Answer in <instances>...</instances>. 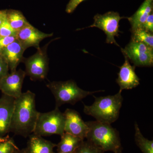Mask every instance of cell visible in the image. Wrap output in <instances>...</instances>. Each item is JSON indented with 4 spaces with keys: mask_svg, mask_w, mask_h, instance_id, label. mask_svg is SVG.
I'll list each match as a JSON object with an SVG mask.
<instances>
[{
    "mask_svg": "<svg viewBox=\"0 0 153 153\" xmlns=\"http://www.w3.org/2000/svg\"><path fill=\"white\" fill-rule=\"evenodd\" d=\"M6 19L17 33L30 24L22 12L18 10H7Z\"/></svg>",
    "mask_w": 153,
    "mask_h": 153,
    "instance_id": "cell-18",
    "label": "cell"
},
{
    "mask_svg": "<svg viewBox=\"0 0 153 153\" xmlns=\"http://www.w3.org/2000/svg\"><path fill=\"white\" fill-rule=\"evenodd\" d=\"M26 76L25 71L22 69L9 73L0 81V90L3 94L18 98L22 94V86Z\"/></svg>",
    "mask_w": 153,
    "mask_h": 153,
    "instance_id": "cell-9",
    "label": "cell"
},
{
    "mask_svg": "<svg viewBox=\"0 0 153 153\" xmlns=\"http://www.w3.org/2000/svg\"><path fill=\"white\" fill-rule=\"evenodd\" d=\"M17 39L16 36H7V37L0 38V53L6 47Z\"/></svg>",
    "mask_w": 153,
    "mask_h": 153,
    "instance_id": "cell-24",
    "label": "cell"
},
{
    "mask_svg": "<svg viewBox=\"0 0 153 153\" xmlns=\"http://www.w3.org/2000/svg\"><path fill=\"white\" fill-rule=\"evenodd\" d=\"M9 70L7 63L0 55V81L8 74Z\"/></svg>",
    "mask_w": 153,
    "mask_h": 153,
    "instance_id": "cell-25",
    "label": "cell"
},
{
    "mask_svg": "<svg viewBox=\"0 0 153 153\" xmlns=\"http://www.w3.org/2000/svg\"><path fill=\"white\" fill-rule=\"evenodd\" d=\"M103 151L91 144L87 141L82 142L73 153H104Z\"/></svg>",
    "mask_w": 153,
    "mask_h": 153,
    "instance_id": "cell-21",
    "label": "cell"
},
{
    "mask_svg": "<svg viewBox=\"0 0 153 153\" xmlns=\"http://www.w3.org/2000/svg\"><path fill=\"white\" fill-rule=\"evenodd\" d=\"M125 57V62L120 67V70L118 74L116 82L119 85V91L123 90H128L136 87L140 85V79L137 75L135 66H131L128 58Z\"/></svg>",
    "mask_w": 153,
    "mask_h": 153,
    "instance_id": "cell-12",
    "label": "cell"
},
{
    "mask_svg": "<svg viewBox=\"0 0 153 153\" xmlns=\"http://www.w3.org/2000/svg\"><path fill=\"white\" fill-rule=\"evenodd\" d=\"M85 0H70L66 5V12L67 13H71L80 3Z\"/></svg>",
    "mask_w": 153,
    "mask_h": 153,
    "instance_id": "cell-26",
    "label": "cell"
},
{
    "mask_svg": "<svg viewBox=\"0 0 153 153\" xmlns=\"http://www.w3.org/2000/svg\"><path fill=\"white\" fill-rule=\"evenodd\" d=\"M18 150H17L16 151V152H15L13 153H27V152H18L17 151Z\"/></svg>",
    "mask_w": 153,
    "mask_h": 153,
    "instance_id": "cell-30",
    "label": "cell"
},
{
    "mask_svg": "<svg viewBox=\"0 0 153 153\" xmlns=\"http://www.w3.org/2000/svg\"><path fill=\"white\" fill-rule=\"evenodd\" d=\"M144 30L152 33L153 32V12L148 16L142 28Z\"/></svg>",
    "mask_w": 153,
    "mask_h": 153,
    "instance_id": "cell-27",
    "label": "cell"
},
{
    "mask_svg": "<svg viewBox=\"0 0 153 153\" xmlns=\"http://www.w3.org/2000/svg\"><path fill=\"white\" fill-rule=\"evenodd\" d=\"M17 34V32L12 28L7 19L0 26V38L10 36H16Z\"/></svg>",
    "mask_w": 153,
    "mask_h": 153,
    "instance_id": "cell-23",
    "label": "cell"
},
{
    "mask_svg": "<svg viewBox=\"0 0 153 153\" xmlns=\"http://www.w3.org/2000/svg\"><path fill=\"white\" fill-rule=\"evenodd\" d=\"M121 91L113 95L95 97L91 105H84L83 111L93 117L97 121L111 124L119 116L123 99Z\"/></svg>",
    "mask_w": 153,
    "mask_h": 153,
    "instance_id": "cell-3",
    "label": "cell"
},
{
    "mask_svg": "<svg viewBox=\"0 0 153 153\" xmlns=\"http://www.w3.org/2000/svg\"><path fill=\"white\" fill-rule=\"evenodd\" d=\"M7 10H0V26L6 19Z\"/></svg>",
    "mask_w": 153,
    "mask_h": 153,
    "instance_id": "cell-28",
    "label": "cell"
},
{
    "mask_svg": "<svg viewBox=\"0 0 153 153\" xmlns=\"http://www.w3.org/2000/svg\"></svg>",
    "mask_w": 153,
    "mask_h": 153,
    "instance_id": "cell-32",
    "label": "cell"
},
{
    "mask_svg": "<svg viewBox=\"0 0 153 153\" xmlns=\"http://www.w3.org/2000/svg\"><path fill=\"white\" fill-rule=\"evenodd\" d=\"M65 117L58 108L46 113H39L33 134L46 136L53 134L60 136L65 133Z\"/></svg>",
    "mask_w": 153,
    "mask_h": 153,
    "instance_id": "cell-5",
    "label": "cell"
},
{
    "mask_svg": "<svg viewBox=\"0 0 153 153\" xmlns=\"http://www.w3.org/2000/svg\"><path fill=\"white\" fill-rule=\"evenodd\" d=\"M39 112L36 108V94L30 90L16 99L10 132L27 137L33 133Z\"/></svg>",
    "mask_w": 153,
    "mask_h": 153,
    "instance_id": "cell-1",
    "label": "cell"
},
{
    "mask_svg": "<svg viewBox=\"0 0 153 153\" xmlns=\"http://www.w3.org/2000/svg\"><path fill=\"white\" fill-rule=\"evenodd\" d=\"M9 137L8 136L2 137L0 136V142H4L8 140Z\"/></svg>",
    "mask_w": 153,
    "mask_h": 153,
    "instance_id": "cell-29",
    "label": "cell"
},
{
    "mask_svg": "<svg viewBox=\"0 0 153 153\" xmlns=\"http://www.w3.org/2000/svg\"><path fill=\"white\" fill-rule=\"evenodd\" d=\"M25 49L17 39L6 47L0 53V55L5 60L11 72L16 70L19 64L23 62V56Z\"/></svg>",
    "mask_w": 153,
    "mask_h": 153,
    "instance_id": "cell-14",
    "label": "cell"
},
{
    "mask_svg": "<svg viewBox=\"0 0 153 153\" xmlns=\"http://www.w3.org/2000/svg\"><path fill=\"white\" fill-rule=\"evenodd\" d=\"M65 117L64 131L84 140L88 128L80 114L74 110L67 108L63 113Z\"/></svg>",
    "mask_w": 153,
    "mask_h": 153,
    "instance_id": "cell-11",
    "label": "cell"
},
{
    "mask_svg": "<svg viewBox=\"0 0 153 153\" xmlns=\"http://www.w3.org/2000/svg\"><path fill=\"white\" fill-rule=\"evenodd\" d=\"M126 17H121L117 12H108L103 15L97 14L94 17V22L88 27H97L102 30L106 35L107 44H114L119 46L116 41L115 37L119 36V22Z\"/></svg>",
    "mask_w": 153,
    "mask_h": 153,
    "instance_id": "cell-7",
    "label": "cell"
},
{
    "mask_svg": "<svg viewBox=\"0 0 153 153\" xmlns=\"http://www.w3.org/2000/svg\"><path fill=\"white\" fill-rule=\"evenodd\" d=\"M37 49L35 54L25 58L23 62L26 68V75L32 80H41L46 79L49 71V59L47 50L49 43Z\"/></svg>",
    "mask_w": 153,
    "mask_h": 153,
    "instance_id": "cell-6",
    "label": "cell"
},
{
    "mask_svg": "<svg viewBox=\"0 0 153 153\" xmlns=\"http://www.w3.org/2000/svg\"><path fill=\"white\" fill-rule=\"evenodd\" d=\"M58 153H63V152H58Z\"/></svg>",
    "mask_w": 153,
    "mask_h": 153,
    "instance_id": "cell-31",
    "label": "cell"
},
{
    "mask_svg": "<svg viewBox=\"0 0 153 153\" xmlns=\"http://www.w3.org/2000/svg\"><path fill=\"white\" fill-rule=\"evenodd\" d=\"M125 56L135 66H152L153 48L141 42L131 41L124 49H121Z\"/></svg>",
    "mask_w": 153,
    "mask_h": 153,
    "instance_id": "cell-8",
    "label": "cell"
},
{
    "mask_svg": "<svg viewBox=\"0 0 153 153\" xmlns=\"http://www.w3.org/2000/svg\"><path fill=\"white\" fill-rule=\"evenodd\" d=\"M131 32V41L141 42L153 48V33L139 28Z\"/></svg>",
    "mask_w": 153,
    "mask_h": 153,
    "instance_id": "cell-20",
    "label": "cell"
},
{
    "mask_svg": "<svg viewBox=\"0 0 153 153\" xmlns=\"http://www.w3.org/2000/svg\"><path fill=\"white\" fill-rule=\"evenodd\" d=\"M16 99L3 94L0 98V136L10 132Z\"/></svg>",
    "mask_w": 153,
    "mask_h": 153,
    "instance_id": "cell-13",
    "label": "cell"
},
{
    "mask_svg": "<svg viewBox=\"0 0 153 153\" xmlns=\"http://www.w3.org/2000/svg\"><path fill=\"white\" fill-rule=\"evenodd\" d=\"M47 86L54 95L56 102L55 108H58L65 104L74 105L88 96L104 91L99 90L89 91L83 90L78 87L76 82L72 80L53 81L48 83Z\"/></svg>",
    "mask_w": 153,
    "mask_h": 153,
    "instance_id": "cell-4",
    "label": "cell"
},
{
    "mask_svg": "<svg viewBox=\"0 0 153 153\" xmlns=\"http://www.w3.org/2000/svg\"><path fill=\"white\" fill-rule=\"evenodd\" d=\"M61 137V140L57 146L58 152L73 153L84 141L78 137L66 132Z\"/></svg>",
    "mask_w": 153,
    "mask_h": 153,
    "instance_id": "cell-17",
    "label": "cell"
},
{
    "mask_svg": "<svg viewBox=\"0 0 153 153\" xmlns=\"http://www.w3.org/2000/svg\"><path fill=\"white\" fill-rule=\"evenodd\" d=\"M136 143L143 153H153V141L145 138L141 133L137 124L134 125Z\"/></svg>",
    "mask_w": 153,
    "mask_h": 153,
    "instance_id": "cell-19",
    "label": "cell"
},
{
    "mask_svg": "<svg viewBox=\"0 0 153 153\" xmlns=\"http://www.w3.org/2000/svg\"><path fill=\"white\" fill-rule=\"evenodd\" d=\"M18 149L13 140L11 139L0 142V153H13Z\"/></svg>",
    "mask_w": 153,
    "mask_h": 153,
    "instance_id": "cell-22",
    "label": "cell"
},
{
    "mask_svg": "<svg viewBox=\"0 0 153 153\" xmlns=\"http://www.w3.org/2000/svg\"><path fill=\"white\" fill-rule=\"evenodd\" d=\"M85 123L88 128L85 137L87 141L104 152L123 153L119 132L111 124L97 120Z\"/></svg>",
    "mask_w": 153,
    "mask_h": 153,
    "instance_id": "cell-2",
    "label": "cell"
},
{
    "mask_svg": "<svg viewBox=\"0 0 153 153\" xmlns=\"http://www.w3.org/2000/svg\"><path fill=\"white\" fill-rule=\"evenodd\" d=\"M153 9V0H145L133 15L127 18L131 25V32L142 28Z\"/></svg>",
    "mask_w": 153,
    "mask_h": 153,
    "instance_id": "cell-15",
    "label": "cell"
},
{
    "mask_svg": "<svg viewBox=\"0 0 153 153\" xmlns=\"http://www.w3.org/2000/svg\"><path fill=\"white\" fill-rule=\"evenodd\" d=\"M53 36V33H43L30 24L19 31L16 37L22 47L26 50L31 47L38 49L41 41Z\"/></svg>",
    "mask_w": 153,
    "mask_h": 153,
    "instance_id": "cell-10",
    "label": "cell"
},
{
    "mask_svg": "<svg viewBox=\"0 0 153 153\" xmlns=\"http://www.w3.org/2000/svg\"><path fill=\"white\" fill-rule=\"evenodd\" d=\"M56 146L42 137L33 134L29 140L28 153H53Z\"/></svg>",
    "mask_w": 153,
    "mask_h": 153,
    "instance_id": "cell-16",
    "label": "cell"
}]
</instances>
